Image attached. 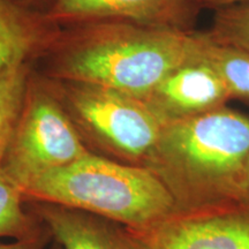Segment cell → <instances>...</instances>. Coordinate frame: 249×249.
Instances as JSON below:
<instances>
[{"label": "cell", "mask_w": 249, "mask_h": 249, "mask_svg": "<svg viewBox=\"0 0 249 249\" xmlns=\"http://www.w3.org/2000/svg\"><path fill=\"white\" fill-rule=\"evenodd\" d=\"M248 160L249 118L222 107L165 124L143 166L188 211L247 201Z\"/></svg>", "instance_id": "cell-1"}, {"label": "cell", "mask_w": 249, "mask_h": 249, "mask_svg": "<svg viewBox=\"0 0 249 249\" xmlns=\"http://www.w3.org/2000/svg\"><path fill=\"white\" fill-rule=\"evenodd\" d=\"M23 196L87 211L129 230L147 229L177 211L166 187L148 167L91 151L43 174Z\"/></svg>", "instance_id": "cell-2"}, {"label": "cell", "mask_w": 249, "mask_h": 249, "mask_svg": "<svg viewBox=\"0 0 249 249\" xmlns=\"http://www.w3.org/2000/svg\"><path fill=\"white\" fill-rule=\"evenodd\" d=\"M207 42L173 30L113 37L81 50L68 62L67 75L145 99L179 67L203 59Z\"/></svg>", "instance_id": "cell-3"}, {"label": "cell", "mask_w": 249, "mask_h": 249, "mask_svg": "<svg viewBox=\"0 0 249 249\" xmlns=\"http://www.w3.org/2000/svg\"><path fill=\"white\" fill-rule=\"evenodd\" d=\"M73 121L57 101L44 93L26 96L1 164L22 193L51 171L89 154Z\"/></svg>", "instance_id": "cell-4"}, {"label": "cell", "mask_w": 249, "mask_h": 249, "mask_svg": "<svg viewBox=\"0 0 249 249\" xmlns=\"http://www.w3.org/2000/svg\"><path fill=\"white\" fill-rule=\"evenodd\" d=\"M68 102L81 126L126 164L143 166L164 127L147 102L104 87L82 83Z\"/></svg>", "instance_id": "cell-5"}, {"label": "cell", "mask_w": 249, "mask_h": 249, "mask_svg": "<svg viewBox=\"0 0 249 249\" xmlns=\"http://www.w3.org/2000/svg\"><path fill=\"white\" fill-rule=\"evenodd\" d=\"M128 231L138 249H249V202L176 211Z\"/></svg>", "instance_id": "cell-6"}, {"label": "cell", "mask_w": 249, "mask_h": 249, "mask_svg": "<svg viewBox=\"0 0 249 249\" xmlns=\"http://www.w3.org/2000/svg\"><path fill=\"white\" fill-rule=\"evenodd\" d=\"M230 92L204 59L179 67L143 99L164 121L182 119L222 107Z\"/></svg>", "instance_id": "cell-7"}, {"label": "cell", "mask_w": 249, "mask_h": 249, "mask_svg": "<svg viewBox=\"0 0 249 249\" xmlns=\"http://www.w3.org/2000/svg\"><path fill=\"white\" fill-rule=\"evenodd\" d=\"M31 202L34 214L64 249H138L120 224L66 205Z\"/></svg>", "instance_id": "cell-8"}, {"label": "cell", "mask_w": 249, "mask_h": 249, "mask_svg": "<svg viewBox=\"0 0 249 249\" xmlns=\"http://www.w3.org/2000/svg\"><path fill=\"white\" fill-rule=\"evenodd\" d=\"M176 0H59L58 9L71 17H126L150 20Z\"/></svg>", "instance_id": "cell-9"}, {"label": "cell", "mask_w": 249, "mask_h": 249, "mask_svg": "<svg viewBox=\"0 0 249 249\" xmlns=\"http://www.w3.org/2000/svg\"><path fill=\"white\" fill-rule=\"evenodd\" d=\"M23 193L8 178L0 164V238H29L43 225L23 209Z\"/></svg>", "instance_id": "cell-10"}, {"label": "cell", "mask_w": 249, "mask_h": 249, "mask_svg": "<svg viewBox=\"0 0 249 249\" xmlns=\"http://www.w3.org/2000/svg\"><path fill=\"white\" fill-rule=\"evenodd\" d=\"M203 59L219 74L230 95L249 98V52L208 40Z\"/></svg>", "instance_id": "cell-11"}, {"label": "cell", "mask_w": 249, "mask_h": 249, "mask_svg": "<svg viewBox=\"0 0 249 249\" xmlns=\"http://www.w3.org/2000/svg\"><path fill=\"white\" fill-rule=\"evenodd\" d=\"M26 96L24 74L18 65L0 73V161L13 135Z\"/></svg>", "instance_id": "cell-12"}, {"label": "cell", "mask_w": 249, "mask_h": 249, "mask_svg": "<svg viewBox=\"0 0 249 249\" xmlns=\"http://www.w3.org/2000/svg\"><path fill=\"white\" fill-rule=\"evenodd\" d=\"M27 48L28 37L23 27L0 4V73L18 65Z\"/></svg>", "instance_id": "cell-13"}, {"label": "cell", "mask_w": 249, "mask_h": 249, "mask_svg": "<svg viewBox=\"0 0 249 249\" xmlns=\"http://www.w3.org/2000/svg\"><path fill=\"white\" fill-rule=\"evenodd\" d=\"M216 33L224 45L249 52V6L224 12L218 18Z\"/></svg>", "instance_id": "cell-14"}, {"label": "cell", "mask_w": 249, "mask_h": 249, "mask_svg": "<svg viewBox=\"0 0 249 249\" xmlns=\"http://www.w3.org/2000/svg\"><path fill=\"white\" fill-rule=\"evenodd\" d=\"M50 236V232L43 225V229L37 234L29 238L18 239L13 242H0V249H44Z\"/></svg>", "instance_id": "cell-15"}, {"label": "cell", "mask_w": 249, "mask_h": 249, "mask_svg": "<svg viewBox=\"0 0 249 249\" xmlns=\"http://www.w3.org/2000/svg\"><path fill=\"white\" fill-rule=\"evenodd\" d=\"M245 191H246V200L249 202V160L247 163V170H246V187H245Z\"/></svg>", "instance_id": "cell-16"}, {"label": "cell", "mask_w": 249, "mask_h": 249, "mask_svg": "<svg viewBox=\"0 0 249 249\" xmlns=\"http://www.w3.org/2000/svg\"><path fill=\"white\" fill-rule=\"evenodd\" d=\"M208 1L216 2V4H232L236 1H248V0H208Z\"/></svg>", "instance_id": "cell-17"}]
</instances>
